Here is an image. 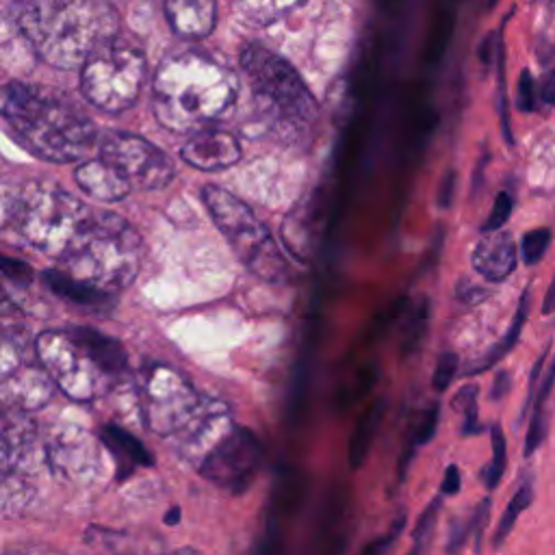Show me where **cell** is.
Returning <instances> with one entry per match:
<instances>
[{
  "label": "cell",
  "instance_id": "1",
  "mask_svg": "<svg viewBox=\"0 0 555 555\" xmlns=\"http://www.w3.org/2000/svg\"><path fill=\"white\" fill-rule=\"evenodd\" d=\"M117 13L106 0H22L17 28L50 65L72 69L117 39Z\"/></svg>",
  "mask_w": 555,
  "mask_h": 555
},
{
  "label": "cell",
  "instance_id": "2",
  "mask_svg": "<svg viewBox=\"0 0 555 555\" xmlns=\"http://www.w3.org/2000/svg\"><path fill=\"white\" fill-rule=\"evenodd\" d=\"M238 82L232 69L206 54L184 52L160 63L152 106L165 128L197 132L219 119L234 104Z\"/></svg>",
  "mask_w": 555,
  "mask_h": 555
},
{
  "label": "cell",
  "instance_id": "3",
  "mask_svg": "<svg viewBox=\"0 0 555 555\" xmlns=\"http://www.w3.org/2000/svg\"><path fill=\"white\" fill-rule=\"evenodd\" d=\"M0 121L24 150L52 163L80 160L95 139L78 108L24 82L0 85Z\"/></svg>",
  "mask_w": 555,
  "mask_h": 555
},
{
  "label": "cell",
  "instance_id": "4",
  "mask_svg": "<svg viewBox=\"0 0 555 555\" xmlns=\"http://www.w3.org/2000/svg\"><path fill=\"white\" fill-rule=\"evenodd\" d=\"M35 351L54 386L74 401L104 397L126 371L121 345L89 327L41 332Z\"/></svg>",
  "mask_w": 555,
  "mask_h": 555
},
{
  "label": "cell",
  "instance_id": "5",
  "mask_svg": "<svg viewBox=\"0 0 555 555\" xmlns=\"http://www.w3.org/2000/svg\"><path fill=\"white\" fill-rule=\"evenodd\" d=\"M241 67L269 130L280 141L304 143L317 126L319 106L297 69L260 43H247L241 50Z\"/></svg>",
  "mask_w": 555,
  "mask_h": 555
},
{
  "label": "cell",
  "instance_id": "6",
  "mask_svg": "<svg viewBox=\"0 0 555 555\" xmlns=\"http://www.w3.org/2000/svg\"><path fill=\"white\" fill-rule=\"evenodd\" d=\"M93 215V208L61 186L30 180L15 189L7 228L26 245L61 262L78 245Z\"/></svg>",
  "mask_w": 555,
  "mask_h": 555
},
{
  "label": "cell",
  "instance_id": "7",
  "mask_svg": "<svg viewBox=\"0 0 555 555\" xmlns=\"http://www.w3.org/2000/svg\"><path fill=\"white\" fill-rule=\"evenodd\" d=\"M141 238L113 212H95L78 245L61 260V278L100 297L132 282L139 271Z\"/></svg>",
  "mask_w": 555,
  "mask_h": 555
},
{
  "label": "cell",
  "instance_id": "8",
  "mask_svg": "<svg viewBox=\"0 0 555 555\" xmlns=\"http://www.w3.org/2000/svg\"><path fill=\"white\" fill-rule=\"evenodd\" d=\"M202 199L238 260L260 280L282 284L288 280V264L262 221L249 206L221 186H204Z\"/></svg>",
  "mask_w": 555,
  "mask_h": 555
},
{
  "label": "cell",
  "instance_id": "9",
  "mask_svg": "<svg viewBox=\"0 0 555 555\" xmlns=\"http://www.w3.org/2000/svg\"><path fill=\"white\" fill-rule=\"evenodd\" d=\"M145 78V59L139 48L124 41H108L93 52L80 74L82 95L106 113L130 108Z\"/></svg>",
  "mask_w": 555,
  "mask_h": 555
},
{
  "label": "cell",
  "instance_id": "10",
  "mask_svg": "<svg viewBox=\"0 0 555 555\" xmlns=\"http://www.w3.org/2000/svg\"><path fill=\"white\" fill-rule=\"evenodd\" d=\"M193 388L173 369L154 364L141 379V412L145 425L160 436L184 431L197 416Z\"/></svg>",
  "mask_w": 555,
  "mask_h": 555
},
{
  "label": "cell",
  "instance_id": "11",
  "mask_svg": "<svg viewBox=\"0 0 555 555\" xmlns=\"http://www.w3.org/2000/svg\"><path fill=\"white\" fill-rule=\"evenodd\" d=\"M100 158L115 167L130 189L156 191L176 176L173 163L163 150L130 132H108L100 145Z\"/></svg>",
  "mask_w": 555,
  "mask_h": 555
},
{
  "label": "cell",
  "instance_id": "12",
  "mask_svg": "<svg viewBox=\"0 0 555 555\" xmlns=\"http://www.w3.org/2000/svg\"><path fill=\"white\" fill-rule=\"evenodd\" d=\"M262 457V447L254 431L247 427H232L217 444L204 455L199 473L210 483L228 490L243 492L254 481Z\"/></svg>",
  "mask_w": 555,
  "mask_h": 555
},
{
  "label": "cell",
  "instance_id": "13",
  "mask_svg": "<svg viewBox=\"0 0 555 555\" xmlns=\"http://www.w3.org/2000/svg\"><path fill=\"white\" fill-rule=\"evenodd\" d=\"M46 460L50 470L63 479L89 481L98 468V447L91 436L74 425H65L50 434L46 442Z\"/></svg>",
  "mask_w": 555,
  "mask_h": 555
},
{
  "label": "cell",
  "instance_id": "14",
  "mask_svg": "<svg viewBox=\"0 0 555 555\" xmlns=\"http://www.w3.org/2000/svg\"><path fill=\"white\" fill-rule=\"evenodd\" d=\"M37 427L26 412L0 401V470L22 473L35 453Z\"/></svg>",
  "mask_w": 555,
  "mask_h": 555
},
{
  "label": "cell",
  "instance_id": "15",
  "mask_svg": "<svg viewBox=\"0 0 555 555\" xmlns=\"http://www.w3.org/2000/svg\"><path fill=\"white\" fill-rule=\"evenodd\" d=\"M182 160L202 171H221L241 158L238 139L232 132L204 128L193 132L180 152Z\"/></svg>",
  "mask_w": 555,
  "mask_h": 555
},
{
  "label": "cell",
  "instance_id": "16",
  "mask_svg": "<svg viewBox=\"0 0 555 555\" xmlns=\"http://www.w3.org/2000/svg\"><path fill=\"white\" fill-rule=\"evenodd\" d=\"M473 269L490 282L505 280L516 269V243L509 232H483L473 249Z\"/></svg>",
  "mask_w": 555,
  "mask_h": 555
},
{
  "label": "cell",
  "instance_id": "17",
  "mask_svg": "<svg viewBox=\"0 0 555 555\" xmlns=\"http://www.w3.org/2000/svg\"><path fill=\"white\" fill-rule=\"evenodd\" d=\"M100 442L108 449L111 457L115 460L119 479H126L130 473H134V468L154 464V457L147 451V447L121 425H115V423L102 425Z\"/></svg>",
  "mask_w": 555,
  "mask_h": 555
},
{
  "label": "cell",
  "instance_id": "18",
  "mask_svg": "<svg viewBox=\"0 0 555 555\" xmlns=\"http://www.w3.org/2000/svg\"><path fill=\"white\" fill-rule=\"evenodd\" d=\"M76 182L89 197L102 202H119L132 191L124 176L102 158L82 163L76 169Z\"/></svg>",
  "mask_w": 555,
  "mask_h": 555
},
{
  "label": "cell",
  "instance_id": "19",
  "mask_svg": "<svg viewBox=\"0 0 555 555\" xmlns=\"http://www.w3.org/2000/svg\"><path fill=\"white\" fill-rule=\"evenodd\" d=\"M165 15L171 28L182 37H206L217 17L215 0H167Z\"/></svg>",
  "mask_w": 555,
  "mask_h": 555
},
{
  "label": "cell",
  "instance_id": "20",
  "mask_svg": "<svg viewBox=\"0 0 555 555\" xmlns=\"http://www.w3.org/2000/svg\"><path fill=\"white\" fill-rule=\"evenodd\" d=\"M37 360L35 343L20 330L0 332V384Z\"/></svg>",
  "mask_w": 555,
  "mask_h": 555
},
{
  "label": "cell",
  "instance_id": "21",
  "mask_svg": "<svg viewBox=\"0 0 555 555\" xmlns=\"http://www.w3.org/2000/svg\"><path fill=\"white\" fill-rule=\"evenodd\" d=\"M386 403L382 399H377L371 408H366V412L358 418L351 440H349V466L351 468H360L369 455L371 442L375 438V431L382 423V414H384Z\"/></svg>",
  "mask_w": 555,
  "mask_h": 555
},
{
  "label": "cell",
  "instance_id": "22",
  "mask_svg": "<svg viewBox=\"0 0 555 555\" xmlns=\"http://www.w3.org/2000/svg\"><path fill=\"white\" fill-rule=\"evenodd\" d=\"M87 542L111 555H154V551L147 544V538H139L126 531L91 527L87 533Z\"/></svg>",
  "mask_w": 555,
  "mask_h": 555
},
{
  "label": "cell",
  "instance_id": "23",
  "mask_svg": "<svg viewBox=\"0 0 555 555\" xmlns=\"http://www.w3.org/2000/svg\"><path fill=\"white\" fill-rule=\"evenodd\" d=\"M527 310H529V293L525 291L522 293V297H520V304H518V310H516V317H514V321H512V325H509V330L505 332V336L483 356V358H479L477 362H473V366H468L466 371H464V375H475V373H483V371H488L492 364H496L503 356H507L509 351H512V347L516 345V340H518V336H520V330H522V323H525V319H527Z\"/></svg>",
  "mask_w": 555,
  "mask_h": 555
},
{
  "label": "cell",
  "instance_id": "24",
  "mask_svg": "<svg viewBox=\"0 0 555 555\" xmlns=\"http://www.w3.org/2000/svg\"><path fill=\"white\" fill-rule=\"evenodd\" d=\"M35 499V490L24 473L0 470V514H20Z\"/></svg>",
  "mask_w": 555,
  "mask_h": 555
},
{
  "label": "cell",
  "instance_id": "25",
  "mask_svg": "<svg viewBox=\"0 0 555 555\" xmlns=\"http://www.w3.org/2000/svg\"><path fill=\"white\" fill-rule=\"evenodd\" d=\"M301 0H232L236 13L251 26H269L291 13Z\"/></svg>",
  "mask_w": 555,
  "mask_h": 555
},
{
  "label": "cell",
  "instance_id": "26",
  "mask_svg": "<svg viewBox=\"0 0 555 555\" xmlns=\"http://www.w3.org/2000/svg\"><path fill=\"white\" fill-rule=\"evenodd\" d=\"M531 501H533V488L529 483L520 486L516 490V494L509 499V503H507V507H505V512H503V516H501V520L494 529V538H492L494 546H501L505 542V538L509 535V531L516 525V518L531 505Z\"/></svg>",
  "mask_w": 555,
  "mask_h": 555
},
{
  "label": "cell",
  "instance_id": "27",
  "mask_svg": "<svg viewBox=\"0 0 555 555\" xmlns=\"http://www.w3.org/2000/svg\"><path fill=\"white\" fill-rule=\"evenodd\" d=\"M490 442H492V460L486 470V486L494 488V486H499L503 470H505V434L499 423L492 427Z\"/></svg>",
  "mask_w": 555,
  "mask_h": 555
},
{
  "label": "cell",
  "instance_id": "28",
  "mask_svg": "<svg viewBox=\"0 0 555 555\" xmlns=\"http://www.w3.org/2000/svg\"><path fill=\"white\" fill-rule=\"evenodd\" d=\"M548 243H551V230L548 228H538V230L527 232L522 236V260L527 264L540 262Z\"/></svg>",
  "mask_w": 555,
  "mask_h": 555
},
{
  "label": "cell",
  "instance_id": "29",
  "mask_svg": "<svg viewBox=\"0 0 555 555\" xmlns=\"http://www.w3.org/2000/svg\"><path fill=\"white\" fill-rule=\"evenodd\" d=\"M512 208H514V199H512V195L509 193H499L496 195V199H494V206H492V210H490V215H488V219H486V223L481 225V232H494V230H501L503 228V223L507 221V217H509V212H512Z\"/></svg>",
  "mask_w": 555,
  "mask_h": 555
},
{
  "label": "cell",
  "instance_id": "30",
  "mask_svg": "<svg viewBox=\"0 0 555 555\" xmlns=\"http://www.w3.org/2000/svg\"><path fill=\"white\" fill-rule=\"evenodd\" d=\"M457 364H460V360H457V356L451 353V351H447V353H442V356L438 358L436 369H434V379H431L434 390L442 392V390L449 388V384H451L453 377H455Z\"/></svg>",
  "mask_w": 555,
  "mask_h": 555
},
{
  "label": "cell",
  "instance_id": "31",
  "mask_svg": "<svg viewBox=\"0 0 555 555\" xmlns=\"http://www.w3.org/2000/svg\"><path fill=\"white\" fill-rule=\"evenodd\" d=\"M516 93H518V98H516L518 108H522V111H535V108H540V106H538V87H535L533 76H531L527 69H525V72L520 74V78H518V89H516Z\"/></svg>",
  "mask_w": 555,
  "mask_h": 555
},
{
  "label": "cell",
  "instance_id": "32",
  "mask_svg": "<svg viewBox=\"0 0 555 555\" xmlns=\"http://www.w3.org/2000/svg\"><path fill=\"white\" fill-rule=\"evenodd\" d=\"M438 509H440V496L431 499L429 505L423 509V514L418 516L416 525H414V531H412V538H414V544H421L423 546V540L429 535L431 527H434V520L438 516Z\"/></svg>",
  "mask_w": 555,
  "mask_h": 555
},
{
  "label": "cell",
  "instance_id": "33",
  "mask_svg": "<svg viewBox=\"0 0 555 555\" xmlns=\"http://www.w3.org/2000/svg\"><path fill=\"white\" fill-rule=\"evenodd\" d=\"M546 436V416L544 414H531L529 418V431L525 438V455H531Z\"/></svg>",
  "mask_w": 555,
  "mask_h": 555
},
{
  "label": "cell",
  "instance_id": "34",
  "mask_svg": "<svg viewBox=\"0 0 555 555\" xmlns=\"http://www.w3.org/2000/svg\"><path fill=\"white\" fill-rule=\"evenodd\" d=\"M436 427H438V405H431L429 410H425L418 427H416V434H414V444H425L434 438L436 434Z\"/></svg>",
  "mask_w": 555,
  "mask_h": 555
},
{
  "label": "cell",
  "instance_id": "35",
  "mask_svg": "<svg viewBox=\"0 0 555 555\" xmlns=\"http://www.w3.org/2000/svg\"><path fill=\"white\" fill-rule=\"evenodd\" d=\"M538 87V106H555V69L544 72V76L535 82Z\"/></svg>",
  "mask_w": 555,
  "mask_h": 555
},
{
  "label": "cell",
  "instance_id": "36",
  "mask_svg": "<svg viewBox=\"0 0 555 555\" xmlns=\"http://www.w3.org/2000/svg\"><path fill=\"white\" fill-rule=\"evenodd\" d=\"M401 527H403V518H399V520L395 522L392 531H388V533L382 535L379 540H373V542L362 551V555H384V551L395 542V535L401 531Z\"/></svg>",
  "mask_w": 555,
  "mask_h": 555
},
{
  "label": "cell",
  "instance_id": "37",
  "mask_svg": "<svg viewBox=\"0 0 555 555\" xmlns=\"http://www.w3.org/2000/svg\"><path fill=\"white\" fill-rule=\"evenodd\" d=\"M477 395H479V388H477L475 384L462 386V388L455 392V397H453V410H462V412H464L468 405L477 403Z\"/></svg>",
  "mask_w": 555,
  "mask_h": 555
},
{
  "label": "cell",
  "instance_id": "38",
  "mask_svg": "<svg viewBox=\"0 0 555 555\" xmlns=\"http://www.w3.org/2000/svg\"><path fill=\"white\" fill-rule=\"evenodd\" d=\"M460 483H462V477H460V468L455 464H449L447 470H444V477H442V488L440 492L447 494V496H453L460 492Z\"/></svg>",
  "mask_w": 555,
  "mask_h": 555
},
{
  "label": "cell",
  "instance_id": "39",
  "mask_svg": "<svg viewBox=\"0 0 555 555\" xmlns=\"http://www.w3.org/2000/svg\"><path fill=\"white\" fill-rule=\"evenodd\" d=\"M479 431V405L473 403L464 410V425H462V434L470 436Z\"/></svg>",
  "mask_w": 555,
  "mask_h": 555
},
{
  "label": "cell",
  "instance_id": "40",
  "mask_svg": "<svg viewBox=\"0 0 555 555\" xmlns=\"http://www.w3.org/2000/svg\"><path fill=\"white\" fill-rule=\"evenodd\" d=\"M13 312H17V304H15V299L9 295V291L0 282V317L13 314Z\"/></svg>",
  "mask_w": 555,
  "mask_h": 555
},
{
  "label": "cell",
  "instance_id": "41",
  "mask_svg": "<svg viewBox=\"0 0 555 555\" xmlns=\"http://www.w3.org/2000/svg\"><path fill=\"white\" fill-rule=\"evenodd\" d=\"M509 390V375L503 371L496 375V382L492 386V399H503Z\"/></svg>",
  "mask_w": 555,
  "mask_h": 555
},
{
  "label": "cell",
  "instance_id": "42",
  "mask_svg": "<svg viewBox=\"0 0 555 555\" xmlns=\"http://www.w3.org/2000/svg\"><path fill=\"white\" fill-rule=\"evenodd\" d=\"M542 312H544V314H551V312H555V282L551 284V288H548V295L544 297V308H542Z\"/></svg>",
  "mask_w": 555,
  "mask_h": 555
},
{
  "label": "cell",
  "instance_id": "43",
  "mask_svg": "<svg viewBox=\"0 0 555 555\" xmlns=\"http://www.w3.org/2000/svg\"><path fill=\"white\" fill-rule=\"evenodd\" d=\"M178 516H180V509H178V507H173V509L167 514V520H165V522L176 525V522H178Z\"/></svg>",
  "mask_w": 555,
  "mask_h": 555
},
{
  "label": "cell",
  "instance_id": "44",
  "mask_svg": "<svg viewBox=\"0 0 555 555\" xmlns=\"http://www.w3.org/2000/svg\"><path fill=\"white\" fill-rule=\"evenodd\" d=\"M421 553V544H414V548L408 555H418Z\"/></svg>",
  "mask_w": 555,
  "mask_h": 555
}]
</instances>
